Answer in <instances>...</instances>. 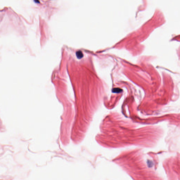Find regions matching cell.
I'll list each match as a JSON object with an SVG mask.
<instances>
[{"label": "cell", "mask_w": 180, "mask_h": 180, "mask_svg": "<svg viewBox=\"0 0 180 180\" xmlns=\"http://www.w3.org/2000/svg\"><path fill=\"white\" fill-rule=\"evenodd\" d=\"M76 55L79 59H81L83 57V56H84L82 52L80 51H77L76 52Z\"/></svg>", "instance_id": "obj_1"}]
</instances>
